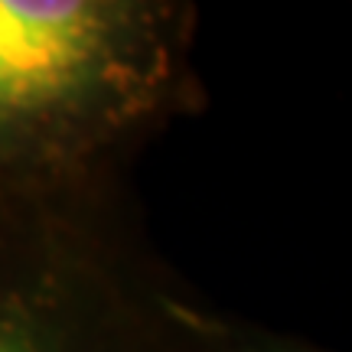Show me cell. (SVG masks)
Segmentation results:
<instances>
[{"label": "cell", "instance_id": "obj_3", "mask_svg": "<svg viewBox=\"0 0 352 352\" xmlns=\"http://www.w3.org/2000/svg\"><path fill=\"white\" fill-rule=\"evenodd\" d=\"M199 327L212 352H336L320 342L287 333V329L267 327L261 320H252L245 314L222 310L209 300H199Z\"/></svg>", "mask_w": 352, "mask_h": 352}, {"label": "cell", "instance_id": "obj_2", "mask_svg": "<svg viewBox=\"0 0 352 352\" xmlns=\"http://www.w3.org/2000/svg\"><path fill=\"white\" fill-rule=\"evenodd\" d=\"M131 176L0 179V352H212Z\"/></svg>", "mask_w": 352, "mask_h": 352}, {"label": "cell", "instance_id": "obj_1", "mask_svg": "<svg viewBox=\"0 0 352 352\" xmlns=\"http://www.w3.org/2000/svg\"><path fill=\"white\" fill-rule=\"evenodd\" d=\"M206 104L186 0H0V179L131 176Z\"/></svg>", "mask_w": 352, "mask_h": 352}]
</instances>
